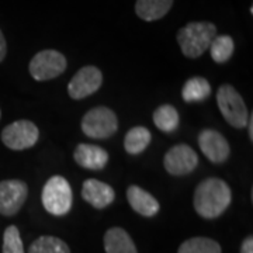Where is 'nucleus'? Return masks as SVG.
<instances>
[{"label":"nucleus","mask_w":253,"mask_h":253,"mask_svg":"<svg viewBox=\"0 0 253 253\" xmlns=\"http://www.w3.org/2000/svg\"><path fill=\"white\" fill-rule=\"evenodd\" d=\"M7 54V44H6V40H4V36L0 30V62L4 59V56Z\"/></svg>","instance_id":"25"},{"label":"nucleus","mask_w":253,"mask_h":253,"mask_svg":"<svg viewBox=\"0 0 253 253\" xmlns=\"http://www.w3.org/2000/svg\"><path fill=\"white\" fill-rule=\"evenodd\" d=\"M101 83H103L101 71L96 66L87 65L79 69L72 78V81L69 82L68 93L73 100H82L99 90Z\"/></svg>","instance_id":"10"},{"label":"nucleus","mask_w":253,"mask_h":253,"mask_svg":"<svg viewBox=\"0 0 253 253\" xmlns=\"http://www.w3.org/2000/svg\"><path fill=\"white\" fill-rule=\"evenodd\" d=\"M126 199L131 208L142 217H155L161 210L158 200L155 199L151 193H148L146 190L141 189L138 186L128 187Z\"/></svg>","instance_id":"14"},{"label":"nucleus","mask_w":253,"mask_h":253,"mask_svg":"<svg viewBox=\"0 0 253 253\" xmlns=\"http://www.w3.org/2000/svg\"><path fill=\"white\" fill-rule=\"evenodd\" d=\"M201 152L212 163H224L229 156V144L222 134L214 129H203L199 135Z\"/></svg>","instance_id":"11"},{"label":"nucleus","mask_w":253,"mask_h":253,"mask_svg":"<svg viewBox=\"0 0 253 253\" xmlns=\"http://www.w3.org/2000/svg\"><path fill=\"white\" fill-rule=\"evenodd\" d=\"M241 253H253V238L252 236H248L242 242L241 246Z\"/></svg>","instance_id":"24"},{"label":"nucleus","mask_w":253,"mask_h":253,"mask_svg":"<svg viewBox=\"0 0 253 253\" xmlns=\"http://www.w3.org/2000/svg\"><path fill=\"white\" fill-rule=\"evenodd\" d=\"M28 196V187L24 181L3 180L0 181V214L4 217L16 215L24 206Z\"/></svg>","instance_id":"9"},{"label":"nucleus","mask_w":253,"mask_h":253,"mask_svg":"<svg viewBox=\"0 0 253 253\" xmlns=\"http://www.w3.org/2000/svg\"><path fill=\"white\" fill-rule=\"evenodd\" d=\"M0 117H1V111H0Z\"/></svg>","instance_id":"27"},{"label":"nucleus","mask_w":253,"mask_h":253,"mask_svg":"<svg viewBox=\"0 0 253 253\" xmlns=\"http://www.w3.org/2000/svg\"><path fill=\"white\" fill-rule=\"evenodd\" d=\"M38 126L28 120H18L1 131V141L9 149L24 151L33 148L38 141Z\"/></svg>","instance_id":"7"},{"label":"nucleus","mask_w":253,"mask_h":253,"mask_svg":"<svg viewBox=\"0 0 253 253\" xmlns=\"http://www.w3.org/2000/svg\"><path fill=\"white\" fill-rule=\"evenodd\" d=\"M173 0H136L135 13L144 21H156L172 9Z\"/></svg>","instance_id":"16"},{"label":"nucleus","mask_w":253,"mask_h":253,"mask_svg":"<svg viewBox=\"0 0 253 253\" xmlns=\"http://www.w3.org/2000/svg\"><path fill=\"white\" fill-rule=\"evenodd\" d=\"M3 253H24V246L20 236V231L16 225L6 228L3 235Z\"/></svg>","instance_id":"23"},{"label":"nucleus","mask_w":253,"mask_h":253,"mask_svg":"<svg viewBox=\"0 0 253 253\" xmlns=\"http://www.w3.org/2000/svg\"><path fill=\"white\" fill-rule=\"evenodd\" d=\"M82 197L86 203H89L91 207L103 210L109 207L116 199V193L113 187L104 181L96 179H87L82 186Z\"/></svg>","instance_id":"12"},{"label":"nucleus","mask_w":253,"mask_h":253,"mask_svg":"<svg viewBox=\"0 0 253 253\" xmlns=\"http://www.w3.org/2000/svg\"><path fill=\"white\" fill-rule=\"evenodd\" d=\"M154 123L158 129L170 134L173 131H176L179 126V123H180L179 113L170 104H162L154 111Z\"/></svg>","instance_id":"19"},{"label":"nucleus","mask_w":253,"mask_h":253,"mask_svg":"<svg viewBox=\"0 0 253 253\" xmlns=\"http://www.w3.org/2000/svg\"><path fill=\"white\" fill-rule=\"evenodd\" d=\"M75 162L83 169L89 170H100L109 162V154L106 149L100 148L97 145L81 144L75 149Z\"/></svg>","instance_id":"13"},{"label":"nucleus","mask_w":253,"mask_h":253,"mask_svg":"<svg viewBox=\"0 0 253 253\" xmlns=\"http://www.w3.org/2000/svg\"><path fill=\"white\" fill-rule=\"evenodd\" d=\"M211 94V84L207 79L194 76L184 83L181 96L186 103H197L207 100Z\"/></svg>","instance_id":"17"},{"label":"nucleus","mask_w":253,"mask_h":253,"mask_svg":"<svg viewBox=\"0 0 253 253\" xmlns=\"http://www.w3.org/2000/svg\"><path fill=\"white\" fill-rule=\"evenodd\" d=\"M106 253H138L132 238L120 226L110 228L104 235Z\"/></svg>","instance_id":"15"},{"label":"nucleus","mask_w":253,"mask_h":253,"mask_svg":"<svg viewBox=\"0 0 253 253\" xmlns=\"http://www.w3.org/2000/svg\"><path fill=\"white\" fill-rule=\"evenodd\" d=\"M231 200L232 193L225 181L218 177H208L196 187L193 204L200 217L214 219L225 212Z\"/></svg>","instance_id":"1"},{"label":"nucleus","mask_w":253,"mask_h":253,"mask_svg":"<svg viewBox=\"0 0 253 253\" xmlns=\"http://www.w3.org/2000/svg\"><path fill=\"white\" fill-rule=\"evenodd\" d=\"M117 129V116L109 107H94L82 118V131L93 139L110 138Z\"/></svg>","instance_id":"5"},{"label":"nucleus","mask_w":253,"mask_h":253,"mask_svg":"<svg viewBox=\"0 0 253 253\" xmlns=\"http://www.w3.org/2000/svg\"><path fill=\"white\" fill-rule=\"evenodd\" d=\"M217 37V27L210 21H191L177 33L181 52L190 59H196L207 51Z\"/></svg>","instance_id":"2"},{"label":"nucleus","mask_w":253,"mask_h":253,"mask_svg":"<svg viewBox=\"0 0 253 253\" xmlns=\"http://www.w3.org/2000/svg\"><path fill=\"white\" fill-rule=\"evenodd\" d=\"M248 131H249V139L253 141V114L251 113L249 114V118H248Z\"/></svg>","instance_id":"26"},{"label":"nucleus","mask_w":253,"mask_h":253,"mask_svg":"<svg viewBox=\"0 0 253 253\" xmlns=\"http://www.w3.org/2000/svg\"><path fill=\"white\" fill-rule=\"evenodd\" d=\"M163 165L169 174L186 176L197 168L199 156L196 154V151L189 145H174L165 155Z\"/></svg>","instance_id":"8"},{"label":"nucleus","mask_w":253,"mask_h":253,"mask_svg":"<svg viewBox=\"0 0 253 253\" xmlns=\"http://www.w3.org/2000/svg\"><path fill=\"white\" fill-rule=\"evenodd\" d=\"M72 189L62 176H52L46 181L41 200L46 211L56 217L66 215L72 208Z\"/></svg>","instance_id":"3"},{"label":"nucleus","mask_w":253,"mask_h":253,"mask_svg":"<svg viewBox=\"0 0 253 253\" xmlns=\"http://www.w3.org/2000/svg\"><path fill=\"white\" fill-rule=\"evenodd\" d=\"M210 54L212 61L217 63H225L226 61H229V58L234 54L235 49V44L232 37L229 36H217L211 45H210Z\"/></svg>","instance_id":"22"},{"label":"nucleus","mask_w":253,"mask_h":253,"mask_svg":"<svg viewBox=\"0 0 253 253\" xmlns=\"http://www.w3.org/2000/svg\"><path fill=\"white\" fill-rule=\"evenodd\" d=\"M28 69H30V75L36 81H51L65 72L66 58L65 55L55 49H44L34 55Z\"/></svg>","instance_id":"6"},{"label":"nucleus","mask_w":253,"mask_h":253,"mask_svg":"<svg viewBox=\"0 0 253 253\" xmlns=\"http://www.w3.org/2000/svg\"><path fill=\"white\" fill-rule=\"evenodd\" d=\"M221 245L217 241L204 238V236H196L184 241L179 246L177 253H221Z\"/></svg>","instance_id":"20"},{"label":"nucleus","mask_w":253,"mask_h":253,"mask_svg":"<svg viewBox=\"0 0 253 253\" xmlns=\"http://www.w3.org/2000/svg\"><path fill=\"white\" fill-rule=\"evenodd\" d=\"M28 253H71L69 246L56 236L44 235L37 238L28 248Z\"/></svg>","instance_id":"21"},{"label":"nucleus","mask_w":253,"mask_h":253,"mask_svg":"<svg viewBox=\"0 0 253 253\" xmlns=\"http://www.w3.org/2000/svg\"><path fill=\"white\" fill-rule=\"evenodd\" d=\"M151 132L145 126H134L126 132L124 138V148L129 155H139L151 144Z\"/></svg>","instance_id":"18"},{"label":"nucleus","mask_w":253,"mask_h":253,"mask_svg":"<svg viewBox=\"0 0 253 253\" xmlns=\"http://www.w3.org/2000/svg\"><path fill=\"white\" fill-rule=\"evenodd\" d=\"M217 103L225 121L234 128H245L248 124V109L242 96L231 84L219 86L217 91Z\"/></svg>","instance_id":"4"}]
</instances>
